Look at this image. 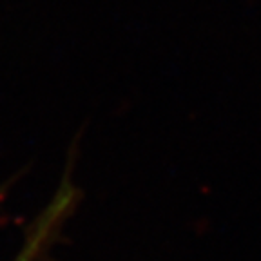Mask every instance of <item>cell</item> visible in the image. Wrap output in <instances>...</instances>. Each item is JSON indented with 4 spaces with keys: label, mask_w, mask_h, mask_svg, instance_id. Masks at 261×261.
<instances>
[{
    "label": "cell",
    "mask_w": 261,
    "mask_h": 261,
    "mask_svg": "<svg viewBox=\"0 0 261 261\" xmlns=\"http://www.w3.org/2000/svg\"><path fill=\"white\" fill-rule=\"evenodd\" d=\"M76 196L78 191L71 184L69 176H64L53 200L29 225L24 247L13 261H51L49 259L51 245L57 241L67 216H71L76 205Z\"/></svg>",
    "instance_id": "6da1fadb"
}]
</instances>
